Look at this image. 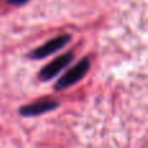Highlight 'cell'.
<instances>
[{"instance_id":"1","label":"cell","mask_w":148,"mask_h":148,"mask_svg":"<svg viewBox=\"0 0 148 148\" xmlns=\"http://www.w3.org/2000/svg\"><path fill=\"white\" fill-rule=\"evenodd\" d=\"M88 69H90V60L87 59V57H84L81 61L77 62L75 66H73L70 70H68V72L56 82L55 90H56V91H61V90L68 88V87L75 84L77 82H79L86 75Z\"/></svg>"},{"instance_id":"2","label":"cell","mask_w":148,"mask_h":148,"mask_svg":"<svg viewBox=\"0 0 148 148\" xmlns=\"http://www.w3.org/2000/svg\"><path fill=\"white\" fill-rule=\"evenodd\" d=\"M70 40V35L68 34H62V35H59L56 38L51 39V40L46 42L44 44L39 46L38 48H35L34 51L30 52V57L31 59H44V57L49 56V55L55 53V52L60 51L68 42Z\"/></svg>"},{"instance_id":"3","label":"cell","mask_w":148,"mask_h":148,"mask_svg":"<svg viewBox=\"0 0 148 148\" xmlns=\"http://www.w3.org/2000/svg\"><path fill=\"white\" fill-rule=\"evenodd\" d=\"M73 59H74L73 52H68V53L56 57V59L52 60L48 65H46V66L40 70L39 78H40L42 81H49V79L55 78V75H57L68 64H70V62L73 61Z\"/></svg>"},{"instance_id":"4","label":"cell","mask_w":148,"mask_h":148,"mask_svg":"<svg viewBox=\"0 0 148 148\" xmlns=\"http://www.w3.org/2000/svg\"><path fill=\"white\" fill-rule=\"evenodd\" d=\"M57 107H59V103L55 101V100H39V101L31 103V104L22 107L20 109V114L23 117H33V116L47 113Z\"/></svg>"},{"instance_id":"5","label":"cell","mask_w":148,"mask_h":148,"mask_svg":"<svg viewBox=\"0 0 148 148\" xmlns=\"http://www.w3.org/2000/svg\"><path fill=\"white\" fill-rule=\"evenodd\" d=\"M8 4L10 5H16V7H20V5H23L29 1V0H7Z\"/></svg>"}]
</instances>
